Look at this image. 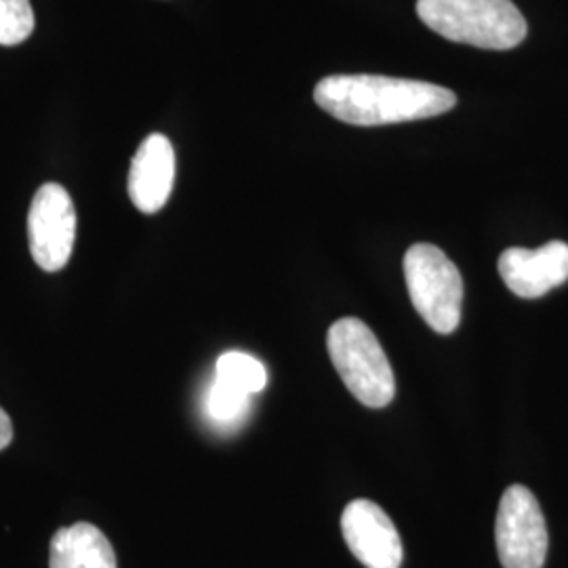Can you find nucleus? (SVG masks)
<instances>
[{
  "label": "nucleus",
  "instance_id": "f257e3e1",
  "mask_svg": "<svg viewBox=\"0 0 568 568\" xmlns=\"http://www.w3.org/2000/svg\"><path fill=\"white\" fill-rule=\"evenodd\" d=\"M314 100L337 121L379 126L447 114L455 108L457 95L432 82L379 74H337L316 84Z\"/></svg>",
  "mask_w": 568,
  "mask_h": 568
},
{
  "label": "nucleus",
  "instance_id": "f03ea898",
  "mask_svg": "<svg viewBox=\"0 0 568 568\" xmlns=\"http://www.w3.org/2000/svg\"><path fill=\"white\" fill-rule=\"evenodd\" d=\"M417 16L448 41L508 51L527 39V20L511 0H417Z\"/></svg>",
  "mask_w": 568,
  "mask_h": 568
},
{
  "label": "nucleus",
  "instance_id": "7ed1b4c3",
  "mask_svg": "<svg viewBox=\"0 0 568 568\" xmlns=\"http://www.w3.org/2000/svg\"><path fill=\"white\" fill-rule=\"evenodd\" d=\"M328 356L345 387L371 408H384L394 400L396 382L386 352L375 333L358 318L333 323L326 335Z\"/></svg>",
  "mask_w": 568,
  "mask_h": 568
},
{
  "label": "nucleus",
  "instance_id": "20e7f679",
  "mask_svg": "<svg viewBox=\"0 0 568 568\" xmlns=\"http://www.w3.org/2000/svg\"><path fill=\"white\" fill-rule=\"evenodd\" d=\"M408 297L427 326L440 335H450L462 321L464 281L457 270L434 244H413L405 255Z\"/></svg>",
  "mask_w": 568,
  "mask_h": 568
},
{
  "label": "nucleus",
  "instance_id": "39448f33",
  "mask_svg": "<svg viewBox=\"0 0 568 568\" xmlns=\"http://www.w3.org/2000/svg\"><path fill=\"white\" fill-rule=\"evenodd\" d=\"M497 551L504 568H544L548 527L537 497L523 485L506 488L495 520Z\"/></svg>",
  "mask_w": 568,
  "mask_h": 568
},
{
  "label": "nucleus",
  "instance_id": "423d86ee",
  "mask_svg": "<svg viewBox=\"0 0 568 568\" xmlns=\"http://www.w3.org/2000/svg\"><path fill=\"white\" fill-rule=\"evenodd\" d=\"M30 253L44 272L65 267L77 241V209L60 183H44L28 213Z\"/></svg>",
  "mask_w": 568,
  "mask_h": 568
},
{
  "label": "nucleus",
  "instance_id": "0eeeda50",
  "mask_svg": "<svg viewBox=\"0 0 568 568\" xmlns=\"http://www.w3.org/2000/svg\"><path fill=\"white\" fill-rule=\"evenodd\" d=\"M342 532L349 551L366 568H400L403 539L384 509L368 499L347 504L342 516Z\"/></svg>",
  "mask_w": 568,
  "mask_h": 568
},
{
  "label": "nucleus",
  "instance_id": "6e6552de",
  "mask_svg": "<svg viewBox=\"0 0 568 568\" xmlns=\"http://www.w3.org/2000/svg\"><path fill=\"white\" fill-rule=\"evenodd\" d=\"M499 274L514 295L523 300L544 297L568 281V244L551 241L539 248H506L499 257Z\"/></svg>",
  "mask_w": 568,
  "mask_h": 568
},
{
  "label": "nucleus",
  "instance_id": "1a4fd4ad",
  "mask_svg": "<svg viewBox=\"0 0 568 568\" xmlns=\"http://www.w3.org/2000/svg\"><path fill=\"white\" fill-rule=\"evenodd\" d=\"M175 183V150L161 133L143 140L129 171V196L145 215L163 209Z\"/></svg>",
  "mask_w": 568,
  "mask_h": 568
},
{
  "label": "nucleus",
  "instance_id": "9d476101",
  "mask_svg": "<svg viewBox=\"0 0 568 568\" xmlns=\"http://www.w3.org/2000/svg\"><path fill=\"white\" fill-rule=\"evenodd\" d=\"M51 568H119L116 554L102 530L89 523L60 528L51 539Z\"/></svg>",
  "mask_w": 568,
  "mask_h": 568
},
{
  "label": "nucleus",
  "instance_id": "9b49d317",
  "mask_svg": "<svg viewBox=\"0 0 568 568\" xmlns=\"http://www.w3.org/2000/svg\"><path fill=\"white\" fill-rule=\"evenodd\" d=\"M215 377L230 386L239 387L246 394H260L267 386L265 366L251 354L225 352L215 365Z\"/></svg>",
  "mask_w": 568,
  "mask_h": 568
},
{
  "label": "nucleus",
  "instance_id": "f8f14e48",
  "mask_svg": "<svg viewBox=\"0 0 568 568\" xmlns=\"http://www.w3.org/2000/svg\"><path fill=\"white\" fill-rule=\"evenodd\" d=\"M251 405V394H246L239 387L230 386L222 379H213L206 394V415L211 422L220 426H232L243 422L244 415L248 413Z\"/></svg>",
  "mask_w": 568,
  "mask_h": 568
},
{
  "label": "nucleus",
  "instance_id": "ddd939ff",
  "mask_svg": "<svg viewBox=\"0 0 568 568\" xmlns=\"http://www.w3.org/2000/svg\"><path fill=\"white\" fill-rule=\"evenodd\" d=\"M34 9L30 0H0V44L16 47L34 32Z\"/></svg>",
  "mask_w": 568,
  "mask_h": 568
},
{
  "label": "nucleus",
  "instance_id": "4468645a",
  "mask_svg": "<svg viewBox=\"0 0 568 568\" xmlns=\"http://www.w3.org/2000/svg\"><path fill=\"white\" fill-rule=\"evenodd\" d=\"M13 440V424L11 417L0 408V450L9 447Z\"/></svg>",
  "mask_w": 568,
  "mask_h": 568
}]
</instances>
